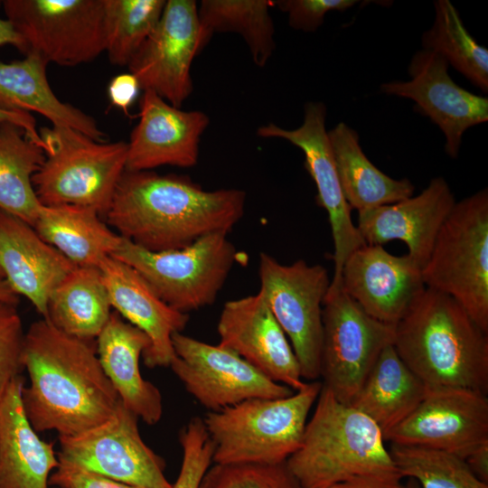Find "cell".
Returning <instances> with one entry per match:
<instances>
[{
    "instance_id": "1",
    "label": "cell",
    "mask_w": 488,
    "mask_h": 488,
    "mask_svg": "<svg viewBox=\"0 0 488 488\" xmlns=\"http://www.w3.org/2000/svg\"><path fill=\"white\" fill-rule=\"evenodd\" d=\"M24 413L37 433L73 436L105 422L119 398L99 362L94 340L71 336L42 318L25 332Z\"/></svg>"
},
{
    "instance_id": "2",
    "label": "cell",
    "mask_w": 488,
    "mask_h": 488,
    "mask_svg": "<svg viewBox=\"0 0 488 488\" xmlns=\"http://www.w3.org/2000/svg\"><path fill=\"white\" fill-rule=\"evenodd\" d=\"M246 192L206 191L186 175L125 171L105 215L117 234L152 252L185 248L241 220Z\"/></svg>"
},
{
    "instance_id": "3",
    "label": "cell",
    "mask_w": 488,
    "mask_h": 488,
    "mask_svg": "<svg viewBox=\"0 0 488 488\" xmlns=\"http://www.w3.org/2000/svg\"><path fill=\"white\" fill-rule=\"evenodd\" d=\"M393 347L427 389L488 391V336L452 297L426 287L395 324Z\"/></svg>"
},
{
    "instance_id": "4",
    "label": "cell",
    "mask_w": 488,
    "mask_h": 488,
    "mask_svg": "<svg viewBox=\"0 0 488 488\" xmlns=\"http://www.w3.org/2000/svg\"><path fill=\"white\" fill-rule=\"evenodd\" d=\"M299 448L286 465L302 488H331L357 479L400 482L379 427L323 386Z\"/></svg>"
},
{
    "instance_id": "5",
    "label": "cell",
    "mask_w": 488,
    "mask_h": 488,
    "mask_svg": "<svg viewBox=\"0 0 488 488\" xmlns=\"http://www.w3.org/2000/svg\"><path fill=\"white\" fill-rule=\"evenodd\" d=\"M321 389L322 382L314 380L288 397L250 399L208 411L202 419L214 447L212 462L286 463L301 445Z\"/></svg>"
},
{
    "instance_id": "6",
    "label": "cell",
    "mask_w": 488,
    "mask_h": 488,
    "mask_svg": "<svg viewBox=\"0 0 488 488\" xmlns=\"http://www.w3.org/2000/svg\"><path fill=\"white\" fill-rule=\"evenodd\" d=\"M39 132L45 159L33 185L41 204L89 207L105 216L126 171L127 143L99 142L57 126Z\"/></svg>"
},
{
    "instance_id": "7",
    "label": "cell",
    "mask_w": 488,
    "mask_h": 488,
    "mask_svg": "<svg viewBox=\"0 0 488 488\" xmlns=\"http://www.w3.org/2000/svg\"><path fill=\"white\" fill-rule=\"evenodd\" d=\"M426 287L455 299L488 333V191L455 202L422 267Z\"/></svg>"
},
{
    "instance_id": "8",
    "label": "cell",
    "mask_w": 488,
    "mask_h": 488,
    "mask_svg": "<svg viewBox=\"0 0 488 488\" xmlns=\"http://www.w3.org/2000/svg\"><path fill=\"white\" fill-rule=\"evenodd\" d=\"M226 233H211L177 249L152 252L123 239L112 257L135 268L173 309L187 314L212 305L239 252Z\"/></svg>"
},
{
    "instance_id": "9",
    "label": "cell",
    "mask_w": 488,
    "mask_h": 488,
    "mask_svg": "<svg viewBox=\"0 0 488 488\" xmlns=\"http://www.w3.org/2000/svg\"><path fill=\"white\" fill-rule=\"evenodd\" d=\"M23 53L77 66L105 52L104 0H5Z\"/></svg>"
},
{
    "instance_id": "10",
    "label": "cell",
    "mask_w": 488,
    "mask_h": 488,
    "mask_svg": "<svg viewBox=\"0 0 488 488\" xmlns=\"http://www.w3.org/2000/svg\"><path fill=\"white\" fill-rule=\"evenodd\" d=\"M258 277L259 291L290 342L302 378L316 380L321 371L323 303L331 282L327 270L304 259L281 264L261 252Z\"/></svg>"
},
{
    "instance_id": "11",
    "label": "cell",
    "mask_w": 488,
    "mask_h": 488,
    "mask_svg": "<svg viewBox=\"0 0 488 488\" xmlns=\"http://www.w3.org/2000/svg\"><path fill=\"white\" fill-rule=\"evenodd\" d=\"M394 334L395 325L367 314L341 285L329 288L323 303V386L349 405Z\"/></svg>"
},
{
    "instance_id": "12",
    "label": "cell",
    "mask_w": 488,
    "mask_h": 488,
    "mask_svg": "<svg viewBox=\"0 0 488 488\" xmlns=\"http://www.w3.org/2000/svg\"><path fill=\"white\" fill-rule=\"evenodd\" d=\"M138 418L118 401L105 422L73 436H59V462L140 488H172L164 460L142 439Z\"/></svg>"
},
{
    "instance_id": "13",
    "label": "cell",
    "mask_w": 488,
    "mask_h": 488,
    "mask_svg": "<svg viewBox=\"0 0 488 488\" xmlns=\"http://www.w3.org/2000/svg\"><path fill=\"white\" fill-rule=\"evenodd\" d=\"M175 356L170 368L202 407L217 411L250 399H278L292 395L230 349L175 333Z\"/></svg>"
},
{
    "instance_id": "14",
    "label": "cell",
    "mask_w": 488,
    "mask_h": 488,
    "mask_svg": "<svg viewBox=\"0 0 488 488\" xmlns=\"http://www.w3.org/2000/svg\"><path fill=\"white\" fill-rule=\"evenodd\" d=\"M202 51L196 1L166 0L158 23L127 67L142 90L181 108L193 90L191 67Z\"/></svg>"
},
{
    "instance_id": "15",
    "label": "cell",
    "mask_w": 488,
    "mask_h": 488,
    "mask_svg": "<svg viewBox=\"0 0 488 488\" xmlns=\"http://www.w3.org/2000/svg\"><path fill=\"white\" fill-rule=\"evenodd\" d=\"M326 106L322 102H308L304 107V120L295 129H285L274 123L261 126L257 135L264 138H281L302 150L305 167L315 183L318 206L328 214L333 243V275L330 288L340 286L342 269L348 257L365 245L351 217L340 180L328 132L325 128Z\"/></svg>"
},
{
    "instance_id": "16",
    "label": "cell",
    "mask_w": 488,
    "mask_h": 488,
    "mask_svg": "<svg viewBox=\"0 0 488 488\" xmlns=\"http://www.w3.org/2000/svg\"><path fill=\"white\" fill-rule=\"evenodd\" d=\"M385 441L465 456L488 441L486 394L464 388L427 389L417 408L383 435Z\"/></svg>"
},
{
    "instance_id": "17",
    "label": "cell",
    "mask_w": 488,
    "mask_h": 488,
    "mask_svg": "<svg viewBox=\"0 0 488 488\" xmlns=\"http://www.w3.org/2000/svg\"><path fill=\"white\" fill-rule=\"evenodd\" d=\"M448 66L442 55L422 49L409 62L411 79L382 83L380 91L413 100L418 111L442 130L446 154L456 158L465 130L488 120V99L457 85Z\"/></svg>"
},
{
    "instance_id": "18",
    "label": "cell",
    "mask_w": 488,
    "mask_h": 488,
    "mask_svg": "<svg viewBox=\"0 0 488 488\" xmlns=\"http://www.w3.org/2000/svg\"><path fill=\"white\" fill-rule=\"evenodd\" d=\"M217 332L221 346L237 353L270 380L294 391L305 386L290 342L260 291L225 303Z\"/></svg>"
},
{
    "instance_id": "19",
    "label": "cell",
    "mask_w": 488,
    "mask_h": 488,
    "mask_svg": "<svg viewBox=\"0 0 488 488\" xmlns=\"http://www.w3.org/2000/svg\"><path fill=\"white\" fill-rule=\"evenodd\" d=\"M340 285L367 314L392 325L426 288L421 267L408 254L395 256L369 244L348 257Z\"/></svg>"
},
{
    "instance_id": "20",
    "label": "cell",
    "mask_w": 488,
    "mask_h": 488,
    "mask_svg": "<svg viewBox=\"0 0 488 488\" xmlns=\"http://www.w3.org/2000/svg\"><path fill=\"white\" fill-rule=\"evenodd\" d=\"M210 124L202 111L182 110L155 93L144 91L139 120L127 143V171H154L171 165L182 168L198 162L201 136Z\"/></svg>"
},
{
    "instance_id": "21",
    "label": "cell",
    "mask_w": 488,
    "mask_h": 488,
    "mask_svg": "<svg viewBox=\"0 0 488 488\" xmlns=\"http://www.w3.org/2000/svg\"><path fill=\"white\" fill-rule=\"evenodd\" d=\"M455 202L447 182L436 177L417 196L358 211L356 227L369 245L403 241L408 255L422 269Z\"/></svg>"
},
{
    "instance_id": "22",
    "label": "cell",
    "mask_w": 488,
    "mask_h": 488,
    "mask_svg": "<svg viewBox=\"0 0 488 488\" xmlns=\"http://www.w3.org/2000/svg\"><path fill=\"white\" fill-rule=\"evenodd\" d=\"M110 304L127 322L146 334L149 347L142 357L146 367H169L175 353L172 336L182 333L187 314L166 305L132 267L110 256L100 266Z\"/></svg>"
},
{
    "instance_id": "23",
    "label": "cell",
    "mask_w": 488,
    "mask_h": 488,
    "mask_svg": "<svg viewBox=\"0 0 488 488\" xmlns=\"http://www.w3.org/2000/svg\"><path fill=\"white\" fill-rule=\"evenodd\" d=\"M0 267L13 291L45 318L49 296L76 266L32 225L0 210Z\"/></svg>"
},
{
    "instance_id": "24",
    "label": "cell",
    "mask_w": 488,
    "mask_h": 488,
    "mask_svg": "<svg viewBox=\"0 0 488 488\" xmlns=\"http://www.w3.org/2000/svg\"><path fill=\"white\" fill-rule=\"evenodd\" d=\"M96 339L102 370L122 404L145 423L156 424L163 415L162 395L139 368L140 357L150 345L146 334L112 311Z\"/></svg>"
},
{
    "instance_id": "25",
    "label": "cell",
    "mask_w": 488,
    "mask_h": 488,
    "mask_svg": "<svg viewBox=\"0 0 488 488\" xmlns=\"http://www.w3.org/2000/svg\"><path fill=\"white\" fill-rule=\"evenodd\" d=\"M23 387L20 375L0 400V488H48L60 462L53 442L40 438L24 413Z\"/></svg>"
},
{
    "instance_id": "26",
    "label": "cell",
    "mask_w": 488,
    "mask_h": 488,
    "mask_svg": "<svg viewBox=\"0 0 488 488\" xmlns=\"http://www.w3.org/2000/svg\"><path fill=\"white\" fill-rule=\"evenodd\" d=\"M47 65L45 60L35 54L9 63L0 61V108L36 112L52 126L72 128L105 142L107 134L92 117L54 94L48 81Z\"/></svg>"
},
{
    "instance_id": "27",
    "label": "cell",
    "mask_w": 488,
    "mask_h": 488,
    "mask_svg": "<svg viewBox=\"0 0 488 488\" xmlns=\"http://www.w3.org/2000/svg\"><path fill=\"white\" fill-rule=\"evenodd\" d=\"M33 227L43 240L80 267H99L122 241L97 211L83 206L42 205Z\"/></svg>"
},
{
    "instance_id": "28",
    "label": "cell",
    "mask_w": 488,
    "mask_h": 488,
    "mask_svg": "<svg viewBox=\"0 0 488 488\" xmlns=\"http://www.w3.org/2000/svg\"><path fill=\"white\" fill-rule=\"evenodd\" d=\"M427 389L390 344L380 352L349 405L370 418L384 435L417 408Z\"/></svg>"
},
{
    "instance_id": "29",
    "label": "cell",
    "mask_w": 488,
    "mask_h": 488,
    "mask_svg": "<svg viewBox=\"0 0 488 488\" xmlns=\"http://www.w3.org/2000/svg\"><path fill=\"white\" fill-rule=\"evenodd\" d=\"M343 196L358 211L391 204L413 196L407 178L394 179L377 168L363 153L358 133L343 122L328 131Z\"/></svg>"
},
{
    "instance_id": "30",
    "label": "cell",
    "mask_w": 488,
    "mask_h": 488,
    "mask_svg": "<svg viewBox=\"0 0 488 488\" xmlns=\"http://www.w3.org/2000/svg\"><path fill=\"white\" fill-rule=\"evenodd\" d=\"M111 309L99 267H76L52 292L44 319L67 334L94 340L108 323Z\"/></svg>"
},
{
    "instance_id": "31",
    "label": "cell",
    "mask_w": 488,
    "mask_h": 488,
    "mask_svg": "<svg viewBox=\"0 0 488 488\" xmlns=\"http://www.w3.org/2000/svg\"><path fill=\"white\" fill-rule=\"evenodd\" d=\"M270 0H202L198 5L202 50L214 33H235L246 42L253 62L264 67L276 49Z\"/></svg>"
},
{
    "instance_id": "32",
    "label": "cell",
    "mask_w": 488,
    "mask_h": 488,
    "mask_svg": "<svg viewBox=\"0 0 488 488\" xmlns=\"http://www.w3.org/2000/svg\"><path fill=\"white\" fill-rule=\"evenodd\" d=\"M44 159V151L23 129L11 123L0 127V210L32 226L42 207L33 177Z\"/></svg>"
},
{
    "instance_id": "33",
    "label": "cell",
    "mask_w": 488,
    "mask_h": 488,
    "mask_svg": "<svg viewBox=\"0 0 488 488\" xmlns=\"http://www.w3.org/2000/svg\"><path fill=\"white\" fill-rule=\"evenodd\" d=\"M435 20L422 35V47L442 55L448 64L482 91H488V50L465 27L449 0L434 2Z\"/></svg>"
},
{
    "instance_id": "34",
    "label": "cell",
    "mask_w": 488,
    "mask_h": 488,
    "mask_svg": "<svg viewBox=\"0 0 488 488\" xmlns=\"http://www.w3.org/2000/svg\"><path fill=\"white\" fill-rule=\"evenodd\" d=\"M166 0H104L105 52L109 61L127 66L152 33Z\"/></svg>"
},
{
    "instance_id": "35",
    "label": "cell",
    "mask_w": 488,
    "mask_h": 488,
    "mask_svg": "<svg viewBox=\"0 0 488 488\" xmlns=\"http://www.w3.org/2000/svg\"><path fill=\"white\" fill-rule=\"evenodd\" d=\"M389 452L401 478L414 479L420 488H488L457 455L396 444Z\"/></svg>"
},
{
    "instance_id": "36",
    "label": "cell",
    "mask_w": 488,
    "mask_h": 488,
    "mask_svg": "<svg viewBox=\"0 0 488 488\" xmlns=\"http://www.w3.org/2000/svg\"><path fill=\"white\" fill-rule=\"evenodd\" d=\"M199 488H302L286 463L214 464L203 475Z\"/></svg>"
},
{
    "instance_id": "37",
    "label": "cell",
    "mask_w": 488,
    "mask_h": 488,
    "mask_svg": "<svg viewBox=\"0 0 488 488\" xmlns=\"http://www.w3.org/2000/svg\"><path fill=\"white\" fill-rule=\"evenodd\" d=\"M183 459L179 474L172 488H199L212 462L213 444L203 419L192 418L179 432Z\"/></svg>"
},
{
    "instance_id": "38",
    "label": "cell",
    "mask_w": 488,
    "mask_h": 488,
    "mask_svg": "<svg viewBox=\"0 0 488 488\" xmlns=\"http://www.w3.org/2000/svg\"><path fill=\"white\" fill-rule=\"evenodd\" d=\"M24 336L17 305L0 300V400L24 369Z\"/></svg>"
},
{
    "instance_id": "39",
    "label": "cell",
    "mask_w": 488,
    "mask_h": 488,
    "mask_svg": "<svg viewBox=\"0 0 488 488\" xmlns=\"http://www.w3.org/2000/svg\"><path fill=\"white\" fill-rule=\"evenodd\" d=\"M356 3V0H278L274 1V6L287 14L290 27L313 33L323 24L327 13L344 12Z\"/></svg>"
},
{
    "instance_id": "40",
    "label": "cell",
    "mask_w": 488,
    "mask_h": 488,
    "mask_svg": "<svg viewBox=\"0 0 488 488\" xmlns=\"http://www.w3.org/2000/svg\"><path fill=\"white\" fill-rule=\"evenodd\" d=\"M49 484L56 488H140L61 463L50 475Z\"/></svg>"
},
{
    "instance_id": "41",
    "label": "cell",
    "mask_w": 488,
    "mask_h": 488,
    "mask_svg": "<svg viewBox=\"0 0 488 488\" xmlns=\"http://www.w3.org/2000/svg\"><path fill=\"white\" fill-rule=\"evenodd\" d=\"M137 79L130 72L114 77L108 85V97L113 106L127 114L140 90Z\"/></svg>"
},
{
    "instance_id": "42",
    "label": "cell",
    "mask_w": 488,
    "mask_h": 488,
    "mask_svg": "<svg viewBox=\"0 0 488 488\" xmlns=\"http://www.w3.org/2000/svg\"><path fill=\"white\" fill-rule=\"evenodd\" d=\"M5 123H11L23 129L27 137L44 151L45 145L39 129H37L36 121L31 113L0 108V127Z\"/></svg>"
},
{
    "instance_id": "43",
    "label": "cell",
    "mask_w": 488,
    "mask_h": 488,
    "mask_svg": "<svg viewBox=\"0 0 488 488\" xmlns=\"http://www.w3.org/2000/svg\"><path fill=\"white\" fill-rule=\"evenodd\" d=\"M465 460L477 478L488 483V441L474 447Z\"/></svg>"
},
{
    "instance_id": "44",
    "label": "cell",
    "mask_w": 488,
    "mask_h": 488,
    "mask_svg": "<svg viewBox=\"0 0 488 488\" xmlns=\"http://www.w3.org/2000/svg\"><path fill=\"white\" fill-rule=\"evenodd\" d=\"M5 44H11L22 52L24 51L23 42L12 23L7 19L0 18V46Z\"/></svg>"
},
{
    "instance_id": "45",
    "label": "cell",
    "mask_w": 488,
    "mask_h": 488,
    "mask_svg": "<svg viewBox=\"0 0 488 488\" xmlns=\"http://www.w3.org/2000/svg\"><path fill=\"white\" fill-rule=\"evenodd\" d=\"M400 482H389L377 479H357L336 484L331 488H402Z\"/></svg>"
},
{
    "instance_id": "46",
    "label": "cell",
    "mask_w": 488,
    "mask_h": 488,
    "mask_svg": "<svg viewBox=\"0 0 488 488\" xmlns=\"http://www.w3.org/2000/svg\"><path fill=\"white\" fill-rule=\"evenodd\" d=\"M0 300L14 305L19 303V296L13 291L5 278L0 279Z\"/></svg>"
},
{
    "instance_id": "47",
    "label": "cell",
    "mask_w": 488,
    "mask_h": 488,
    "mask_svg": "<svg viewBox=\"0 0 488 488\" xmlns=\"http://www.w3.org/2000/svg\"><path fill=\"white\" fill-rule=\"evenodd\" d=\"M402 488H420L418 483L412 478H408Z\"/></svg>"
},
{
    "instance_id": "48",
    "label": "cell",
    "mask_w": 488,
    "mask_h": 488,
    "mask_svg": "<svg viewBox=\"0 0 488 488\" xmlns=\"http://www.w3.org/2000/svg\"><path fill=\"white\" fill-rule=\"evenodd\" d=\"M3 278H5L4 277V273H3V271H2V269L0 267V279H3Z\"/></svg>"
}]
</instances>
